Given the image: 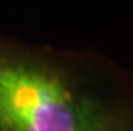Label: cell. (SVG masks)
Segmentation results:
<instances>
[{
	"label": "cell",
	"instance_id": "cell-1",
	"mask_svg": "<svg viewBox=\"0 0 133 131\" xmlns=\"http://www.w3.org/2000/svg\"><path fill=\"white\" fill-rule=\"evenodd\" d=\"M0 131H133V71L94 47L0 32Z\"/></svg>",
	"mask_w": 133,
	"mask_h": 131
}]
</instances>
